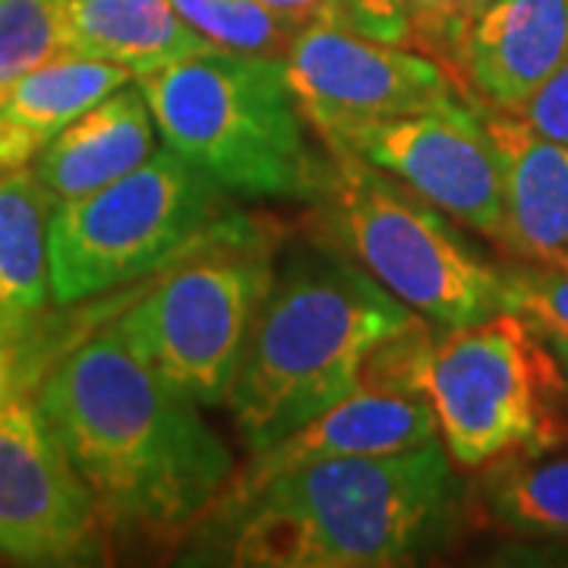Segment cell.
<instances>
[{
    "mask_svg": "<svg viewBox=\"0 0 568 568\" xmlns=\"http://www.w3.org/2000/svg\"><path fill=\"white\" fill-rule=\"evenodd\" d=\"M41 414L99 506L104 528L174 540L234 480V458L200 405L118 325L67 347L36 392Z\"/></svg>",
    "mask_w": 568,
    "mask_h": 568,
    "instance_id": "6da1fadb",
    "label": "cell"
},
{
    "mask_svg": "<svg viewBox=\"0 0 568 568\" xmlns=\"http://www.w3.org/2000/svg\"><path fill=\"white\" fill-rule=\"evenodd\" d=\"M443 436L424 446L323 458L263 484H227L196 534L227 566L392 568L452 530L458 477Z\"/></svg>",
    "mask_w": 568,
    "mask_h": 568,
    "instance_id": "7a4b0ae2",
    "label": "cell"
},
{
    "mask_svg": "<svg viewBox=\"0 0 568 568\" xmlns=\"http://www.w3.org/2000/svg\"><path fill=\"white\" fill-rule=\"evenodd\" d=\"M424 323L335 246L294 253L275 275L224 407L244 446H275L361 383L369 357Z\"/></svg>",
    "mask_w": 568,
    "mask_h": 568,
    "instance_id": "3957f363",
    "label": "cell"
},
{
    "mask_svg": "<svg viewBox=\"0 0 568 568\" xmlns=\"http://www.w3.org/2000/svg\"><path fill=\"white\" fill-rule=\"evenodd\" d=\"M366 376L420 392L452 462L480 470L511 452L568 446V379L518 313L433 335L424 323L383 345Z\"/></svg>",
    "mask_w": 568,
    "mask_h": 568,
    "instance_id": "277c9868",
    "label": "cell"
},
{
    "mask_svg": "<svg viewBox=\"0 0 568 568\" xmlns=\"http://www.w3.org/2000/svg\"><path fill=\"white\" fill-rule=\"evenodd\" d=\"M136 82L164 145L227 196L320 203L332 152L310 140L284 58L212 48Z\"/></svg>",
    "mask_w": 568,
    "mask_h": 568,
    "instance_id": "5b68a950",
    "label": "cell"
},
{
    "mask_svg": "<svg viewBox=\"0 0 568 568\" xmlns=\"http://www.w3.org/2000/svg\"><path fill=\"white\" fill-rule=\"evenodd\" d=\"M275 253L263 222L227 209L155 272L114 325L186 398L224 405L278 275Z\"/></svg>",
    "mask_w": 568,
    "mask_h": 568,
    "instance_id": "8992f818",
    "label": "cell"
},
{
    "mask_svg": "<svg viewBox=\"0 0 568 568\" xmlns=\"http://www.w3.org/2000/svg\"><path fill=\"white\" fill-rule=\"evenodd\" d=\"M316 205L325 244L426 323L458 328L503 313V268L489 265L443 209L386 171L332 152V178Z\"/></svg>",
    "mask_w": 568,
    "mask_h": 568,
    "instance_id": "52a82bcc",
    "label": "cell"
},
{
    "mask_svg": "<svg viewBox=\"0 0 568 568\" xmlns=\"http://www.w3.org/2000/svg\"><path fill=\"white\" fill-rule=\"evenodd\" d=\"M227 209L234 205L219 183L171 145L155 149L121 181L54 205L48 237L54 304H82L155 275Z\"/></svg>",
    "mask_w": 568,
    "mask_h": 568,
    "instance_id": "ba28073f",
    "label": "cell"
},
{
    "mask_svg": "<svg viewBox=\"0 0 568 568\" xmlns=\"http://www.w3.org/2000/svg\"><path fill=\"white\" fill-rule=\"evenodd\" d=\"M284 67L306 121L325 145L354 126L470 95L443 61L414 48L364 39L325 13L297 26Z\"/></svg>",
    "mask_w": 568,
    "mask_h": 568,
    "instance_id": "9c48e42d",
    "label": "cell"
},
{
    "mask_svg": "<svg viewBox=\"0 0 568 568\" xmlns=\"http://www.w3.org/2000/svg\"><path fill=\"white\" fill-rule=\"evenodd\" d=\"M325 149L364 159L443 209L452 222L499 241L503 168L470 95L354 126Z\"/></svg>",
    "mask_w": 568,
    "mask_h": 568,
    "instance_id": "30bf717a",
    "label": "cell"
},
{
    "mask_svg": "<svg viewBox=\"0 0 568 568\" xmlns=\"http://www.w3.org/2000/svg\"><path fill=\"white\" fill-rule=\"evenodd\" d=\"M102 515L36 395L0 405V556L70 566L99 552Z\"/></svg>",
    "mask_w": 568,
    "mask_h": 568,
    "instance_id": "8fae6325",
    "label": "cell"
},
{
    "mask_svg": "<svg viewBox=\"0 0 568 568\" xmlns=\"http://www.w3.org/2000/svg\"><path fill=\"white\" fill-rule=\"evenodd\" d=\"M436 436V414L420 392L364 373L345 398L287 433L275 446L253 452L244 474L231 484H263L282 470L323 458L405 452L424 446Z\"/></svg>",
    "mask_w": 568,
    "mask_h": 568,
    "instance_id": "7c38bea8",
    "label": "cell"
},
{
    "mask_svg": "<svg viewBox=\"0 0 568 568\" xmlns=\"http://www.w3.org/2000/svg\"><path fill=\"white\" fill-rule=\"evenodd\" d=\"M568 51V0H493L467 26L458 80L470 99L515 111Z\"/></svg>",
    "mask_w": 568,
    "mask_h": 568,
    "instance_id": "4fadbf2b",
    "label": "cell"
},
{
    "mask_svg": "<svg viewBox=\"0 0 568 568\" xmlns=\"http://www.w3.org/2000/svg\"><path fill=\"white\" fill-rule=\"evenodd\" d=\"M487 123L503 168L499 244L521 260L568 250V142L540 136L518 114L470 99Z\"/></svg>",
    "mask_w": 568,
    "mask_h": 568,
    "instance_id": "5bb4252c",
    "label": "cell"
},
{
    "mask_svg": "<svg viewBox=\"0 0 568 568\" xmlns=\"http://www.w3.org/2000/svg\"><path fill=\"white\" fill-rule=\"evenodd\" d=\"M155 149V114L140 82L130 80L63 126L61 136L29 168L51 200L61 205L121 181L123 174L149 162Z\"/></svg>",
    "mask_w": 568,
    "mask_h": 568,
    "instance_id": "9a60e30c",
    "label": "cell"
},
{
    "mask_svg": "<svg viewBox=\"0 0 568 568\" xmlns=\"http://www.w3.org/2000/svg\"><path fill=\"white\" fill-rule=\"evenodd\" d=\"M63 54L118 63L136 80L212 51L171 0H54Z\"/></svg>",
    "mask_w": 568,
    "mask_h": 568,
    "instance_id": "2e32d148",
    "label": "cell"
},
{
    "mask_svg": "<svg viewBox=\"0 0 568 568\" xmlns=\"http://www.w3.org/2000/svg\"><path fill=\"white\" fill-rule=\"evenodd\" d=\"M130 80L118 63L61 54L10 82L0 92V174L29 168L63 126Z\"/></svg>",
    "mask_w": 568,
    "mask_h": 568,
    "instance_id": "e0dca14e",
    "label": "cell"
},
{
    "mask_svg": "<svg viewBox=\"0 0 568 568\" xmlns=\"http://www.w3.org/2000/svg\"><path fill=\"white\" fill-rule=\"evenodd\" d=\"M54 205L32 168L0 174V320H39L54 301L48 244Z\"/></svg>",
    "mask_w": 568,
    "mask_h": 568,
    "instance_id": "ac0fdd59",
    "label": "cell"
},
{
    "mask_svg": "<svg viewBox=\"0 0 568 568\" xmlns=\"http://www.w3.org/2000/svg\"><path fill=\"white\" fill-rule=\"evenodd\" d=\"M477 503L496 528L568 540V448L511 452L480 467Z\"/></svg>",
    "mask_w": 568,
    "mask_h": 568,
    "instance_id": "d6986e66",
    "label": "cell"
},
{
    "mask_svg": "<svg viewBox=\"0 0 568 568\" xmlns=\"http://www.w3.org/2000/svg\"><path fill=\"white\" fill-rule=\"evenodd\" d=\"M171 3L200 36L227 51L284 58L287 44L297 32V22L282 17L263 0H171Z\"/></svg>",
    "mask_w": 568,
    "mask_h": 568,
    "instance_id": "ffe728a7",
    "label": "cell"
},
{
    "mask_svg": "<svg viewBox=\"0 0 568 568\" xmlns=\"http://www.w3.org/2000/svg\"><path fill=\"white\" fill-rule=\"evenodd\" d=\"M503 310L518 313L544 338L568 342V250L503 268Z\"/></svg>",
    "mask_w": 568,
    "mask_h": 568,
    "instance_id": "44dd1931",
    "label": "cell"
},
{
    "mask_svg": "<svg viewBox=\"0 0 568 568\" xmlns=\"http://www.w3.org/2000/svg\"><path fill=\"white\" fill-rule=\"evenodd\" d=\"M61 54L54 0H0V92Z\"/></svg>",
    "mask_w": 568,
    "mask_h": 568,
    "instance_id": "7402d4cb",
    "label": "cell"
},
{
    "mask_svg": "<svg viewBox=\"0 0 568 568\" xmlns=\"http://www.w3.org/2000/svg\"><path fill=\"white\" fill-rule=\"evenodd\" d=\"M67 345V328L48 313L29 323L0 320V405L36 395L44 373L54 366Z\"/></svg>",
    "mask_w": 568,
    "mask_h": 568,
    "instance_id": "603a6c76",
    "label": "cell"
},
{
    "mask_svg": "<svg viewBox=\"0 0 568 568\" xmlns=\"http://www.w3.org/2000/svg\"><path fill=\"white\" fill-rule=\"evenodd\" d=\"M410 48L443 61L458 77V51L465 41V20L458 0H407Z\"/></svg>",
    "mask_w": 568,
    "mask_h": 568,
    "instance_id": "cb8c5ba5",
    "label": "cell"
},
{
    "mask_svg": "<svg viewBox=\"0 0 568 568\" xmlns=\"http://www.w3.org/2000/svg\"><path fill=\"white\" fill-rule=\"evenodd\" d=\"M320 13L364 39L410 48L407 0H325Z\"/></svg>",
    "mask_w": 568,
    "mask_h": 568,
    "instance_id": "d4e9b609",
    "label": "cell"
},
{
    "mask_svg": "<svg viewBox=\"0 0 568 568\" xmlns=\"http://www.w3.org/2000/svg\"><path fill=\"white\" fill-rule=\"evenodd\" d=\"M511 114L528 121L540 136L556 142H568V51L559 67L540 82V89L521 102Z\"/></svg>",
    "mask_w": 568,
    "mask_h": 568,
    "instance_id": "484cf974",
    "label": "cell"
},
{
    "mask_svg": "<svg viewBox=\"0 0 568 568\" xmlns=\"http://www.w3.org/2000/svg\"><path fill=\"white\" fill-rule=\"evenodd\" d=\"M263 3H268L272 10H278L282 17H287L291 22H306L313 13H320L323 10L325 0H263Z\"/></svg>",
    "mask_w": 568,
    "mask_h": 568,
    "instance_id": "4316f807",
    "label": "cell"
},
{
    "mask_svg": "<svg viewBox=\"0 0 568 568\" xmlns=\"http://www.w3.org/2000/svg\"><path fill=\"white\" fill-rule=\"evenodd\" d=\"M458 3H462V20H465V32H467V26L477 20L493 0H458Z\"/></svg>",
    "mask_w": 568,
    "mask_h": 568,
    "instance_id": "83f0119b",
    "label": "cell"
},
{
    "mask_svg": "<svg viewBox=\"0 0 568 568\" xmlns=\"http://www.w3.org/2000/svg\"><path fill=\"white\" fill-rule=\"evenodd\" d=\"M547 345L552 347V354H556V361L562 366V373H566L568 379V342L566 338H547Z\"/></svg>",
    "mask_w": 568,
    "mask_h": 568,
    "instance_id": "f1b7e54d",
    "label": "cell"
}]
</instances>
